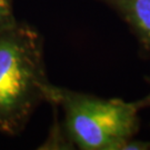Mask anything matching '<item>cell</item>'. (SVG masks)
<instances>
[{
  "instance_id": "obj_3",
  "label": "cell",
  "mask_w": 150,
  "mask_h": 150,
  "mask_svg": "<svg viewBox=\"0 0 150 150\" xmlns=\"http://www.w3.org/2000/svg\"><path fill=\"white\" fill-rule=\"evenodd\" d=\"M118 13L150 57V0H97Z\"/></svg>"
},
{
  "instance_id": "obj_1",
  "label": "cell",
  "mask_w": 150,
  "mask_h": 150,
  "mask_svg": "<svg viewBox=\"0 0 150 150\" xmlns=\"http://www.w3.org/2000/svg\"><path fill=\"white\" fill-rule=\"evenodd\" d=\"M43 39L36 28L16 20L0 31V131L21 132L41 103H50Z\"/></svg>"
},
{
  "instance_id": "obj_2",
  "label": "cell",
  "mask_w": 150,
  "mask_h": 150,
  "mask_svg": "<svg viewBox=\"0 0 150 150\" xmlns=\"http://www.w3.org/2000/svg\"><path fill=\"white\" fill-rule=\"evenodd\" d=\"M50 105L61 108L70 141L82 150H122L139 130L137 101L106 99L54 86Z\"/></svg>"
},
{
  "instance_id": "obj_5",
  "label": "cell",
  "mask_w": 150,
  "mask_h": 150,
  "mask_svg": "<svg viewBox=\"0 0 150 150\" xmlns=\"http://www.w3.org/2000/svg\"><path fill=\"white\" fill-rule=\"evenodd\" d=\"M147 80H148V83H149V91H148V93L145 97H142L141 99H139V100H136L137 103L139 105L140 109L150 108V77L147 78Z\"/></svg>"
},
{
  "instance_id": "obj_4",
  "label": "cell",
  "mask_w": 150,
  "mask_h": 150,
  "mask_svg": "<svg viewBox=\"0 0 150 150\" xmlns=\"http://www.w3.org/2000/svg\"><path fill=\"white\" fill-rule=\"evenodd\" d=\"M16 20L13 13V0H0V31Z\"/></svg>"
}]
</instances>
